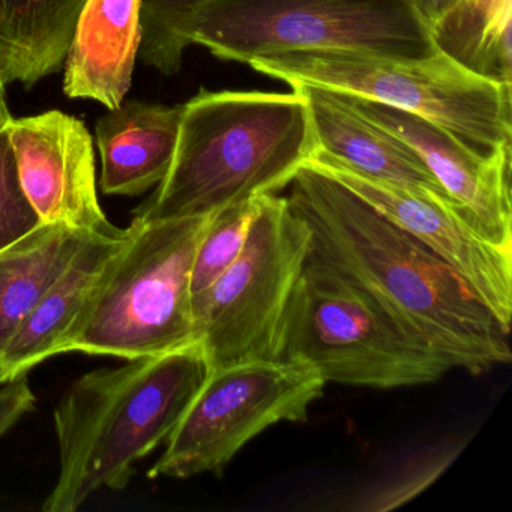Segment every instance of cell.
<instances>
[{
    "instance_id": "6da1fadb",
    "label": "cell",
    "mask_w": 512,
    "mask_h": 512,
    "mask_svg": "<svg viewBox=\"0 0 512 512\" xmlns=\"http://www.w3.org/2000/svg\"><path fill=\"white\" fill-rule=\"evenodd\" d=\"M289 187L287 200L311 233L307 262L367 290L452 370L511 364L509 332L433 251L310 164Z\"/></svg>"
},
{
    "instance_id": "7a4b0ae2",
    "label": "cell",
    "mask_w": 512,
    "mask_h": 512,
    "mask_svg": "<svg viewBox=\"0 0 512 512\" xmlns=\"http://www.w3.org/2000/svg\"><path fill=\"white\" fill-rule=\"evenodd\" d=\"M202 344L83 374L56 404L59 473L46 512L124 490L137 461L167 443L211 374Z\"/></svg>"
},
{
    "instance_id": "3957f363",
    "label": "cell",
    "mask_w": 512,
    "mask_h": 512,
    "mask_svg": "<svg viewBox=\"0 0 512 512\" xmlns=\"http://www.w3.org/2000/svg\"><path fill=\"white\" fill-rule=\"evenodd\" d=\"M316 148L310 110L299 89L289 94L200 89L184 104L166 178L134 218L202 217L277 194Z\"/></svg>"
},
{
    "instance_id": "277c9868",
    "label": "cell",
    "mask_w": 512,
    "mask_h": 512,
    "mask_svg": "<svg viewBox=\"0 0 512 512\" xmlns=\"http://www.w3.org/2000/svg\"><path fill=\"white\" fill-rule=\"evenodd\" d=\"M211 215L134 218L127 241L65 337L61 353L130 361L197 343L191 274Z\"/></svg>"
},
{
    "instance_id": "5b68a950",
    "label": "cell",
    "mask_w": 512,
    "mask_h": 512,
    "mask_svg": "<svg viewBox=\"0 0 512 512\" xmlns=\"http://www.w3.org/2000/svg\"><path fill=\"white\" fill-rule=\"evenodd\" d=\"M250 67L287 85H311L419 116L481 157L512 146L511 85L437 50L424 59L349 52H292Z\"/></svg>"
},
{
    "instance_id": "8992f818",
    "label": "cell",
    "mask_w": 512,
    "mask_h": 512,
    "mask_svg": "<svg viewBox=\"0 0 512 512\" xmlns=\"http://www.w3.org/2000/svg\"><path fill=\"white\" fill-rule=\"evenodd\" d=\"M277 359L326 383L397 389L439 382L452 368L367 290L307 262L290 296Z\"/></svg>"
},
{
    "instance_id": "52a82bcc",
    "label": "cell",
    "mask_w": 512,
    "mask_h": 512,
    "mask_svg": "<svg viewBox=\"0 0 512 512\" xmlns=\"http://www.w3.org/2000/svg\"><path fill=\"white\" fill-rule=\"evenodd\" d=\"M190 46L248 65L292 52L424 59L439 50L410 0H217L185 29L184 53Z\"/></svg>"
},
{
    "instance_id": "ba28073f",
    "label": "cell",
    "mask_w": 512,
    "mask_h": 512,
    "mask_svg": "<svg viewBox=\"0 0 512 512\" xmlns=\"http://www.w3.org/2000/svg\"><path fill=\"white\" fill-rule=\"evenodd\" d=\"M310 242V229L287 197L265 194L238 259L193 298L196 340L211 370L277 359L284 314Z\"/></svg>"
},
{
    "instance_id": "9c48e42d",
    "label": "cell",
    "mask_w": 512,
    "mask_h": 512,
    "mask_svg": "<svg viewBox=\"0 0 512 512\" xmlns=\"http://www.w3.org/2000/svg\"><path fill=\"white\" fill-rule=\"evenodd\" d=\"M317 371L298 362H242L212 370L167 440L149 478L220 473L254 437L281 422L308 421L325 391Z\"/></svg>"
},
{
    "instance_id": "30bf717a",
    "label": "cell",
    "mask_w": 512,
    "mask_h": 512,
    "mask_svg": "<svg viewBox=\"0 0 512 512\" xmlns=\"http://www.w3.org/2000/svg\"><path fill=\"white\" fill-rule=\"evenodd\" d=\"M305 164L331 176L386 220L433 251L469 286L511 334L512 253L485 241L460 206L440 197L359 175L340 161L314 152Z\"/></svg>"
},
{
    "instance_id": "8fae6325",
    "label": "cell",
    "mask_w": 512,
    "mask_h": 512,
    "mask_svg": "<svg viewBox=\"0 0 512 512\" xmlns=\"http://www.w3.org/2000/svg\"><path fill=\"white\" fill-rule=\"evenodd\" d=\"M7 131L20 184L44 224L109 236L124 230L101 208L94 140L80 119L50 110L13 118Z\"/></svg>"
},
{
    "instance_id": "7c38bea8",
    "label": "cell",
    "mask_w": 512,
    "mask_h": 512,
    "mask_svg": "<svg viewBox=\"0 0 512 512\" xmlns=\"http://www.w3.org/2000/svg\"><path fill=\"white\" fill-rule=\"evenodd\" d=\"M346 97L359 112L419 155L485 241L512 253L511 148L481 157L419 116L364 98Z\"/></svg>"
},
{
    "instance_id": "4fadbf2b",
    "label": "cell",
    "mask_w": 512,
    "mask_h": 512,
    "mask_svg": "<svg viewBox=\"0 0 512 512\" xmlns=\"http://www.w3.org/2000/svg\"><path fill=\"white\" fill-rule=\"evenodd\" d=\"M292 88L307 100L317 152L359 175L455 203L410 146L359 112L346 95L320 86Z\"/></svg>"
},
{
    "instance_id": "5bb4252c",
    "label": "cell",
    "mask_w": 512,
    "mask_h": 512,
    "mask_svg": "<svg viewBox=\"0 0 512 512\" xmlns=\"http://www.w3.org/2000/svg\"><path fill=\"white\" fill-rule=\"evenodd\" d=\"M140 16L142 0H86L62 68L68 98L121 106L139 59Z\"/></svg>"
},
{
    "instance_id": "9a60e30c",
    "label": "cell",
    "mask_w": 512,
    "mask_h": 512,
    "mask_svg": "<svg viewBox=\"0 0 512 512\" xmlns=\"http://www.w3.org/2000/svg\"><path fill=\"white\" fill-rule=\"evenodd\" d=\"M128 235V227L118 235H94L77 251L8 344L0 361V383L25 376L46 359L61 355L65 337Z\"/></svg>"
},
{
    "instance_id": "2e32d148",
    "label": "cell",
    "mask_w": 512,
    "mask_h": 512,
    "mask_svg": "<svg viewBox=\"0 0 512 512\" xmlns=\"http://www.w3.org/2000/svg\"><path fill=\"white\" fill-rule=\"evenodd\" d=\"M184 104L122 101L95 122L101 157L100 190L139 196L157 187L172 166Z\"/></svg>"
},
{
    "instance_id": "e0dca14e",
    "label": "cell",
    "mask_w": 512,
    "mask_h": 512,
    "mask_svg": "<svg viewBox=\"0 0 512 512\" xmlns=\"http://www.w3.org/2000/svg\"><path fill=\"white\" fill-rule=\"evenodd\" d=\"M86 0H0V79L34 88L64 68Z\"/></svg>"
},
{
    "instance_id": "ac0fdd59",
    "label": "cell",
    "mask_w": 512,
    "mask_h": 512,
    "mask_svg": "<svg viewBox=\"0 0 512 512\" xmlns=\"http://www.w3.org/2000/svg\"><path fill=\"white\" fill-rule=\"evenodd\" d=\"M94 235L43 223L0 251V361L41 296Z\"/></svg>"
},
{
    "instance_id": "d6986e66",
    "label": "cell",
    "mask_w": 512,
    "mask_h": 512,
    "mask_svg": "<svg viewBox=\"0 0 512 512\" xmlns=\"http://www.w3.org/2000/svg\"><path fill=\"white\" fill-rule=\"evenodd\" d=\"M512 0H458L433 28L437 49L464 67L512 85Z\"/></svg>"
},
{
    "instance_id": "ffe728a7",
    "label": "cell",
    "mask_w": 512,
    "mask_h": 512,
    "mask_svg": "<svg viewBox=\"0 0 512 512\" xmlns=\"http://www.w3.org/2000/svg\"><path fill=\"white\" fill-rule=\"evenodd\" d=\"M263 196L226 206L211 215L194 257L193 298L209 289L238 259Z\"/></svg>"
},
{
    "instance_id": "44dd1931",
    "label": "cell",
    "mask_w": 512,
    "mask_h": 512,
    "mask_svg": "<svg viewBox=\"0 0 512 512\" xmlns=\"http://www.w3.org/2000/svg\"><path fill=\"white\" fill-rule=\"evenodd\" d=\"M217 0H142V41L139 59L163 76L182 67V35L191 22Z\"/></svg>"
},
{
    "instance_id": "7402d4cb",
    "label": "cell",
    "mask_w": 512,
    "mask_h": 512,
    "mask_svg": "<svg viewBox=\"0 0 512 512\" xmlns=\"http://www.w3.org/2000/svg\"><path fill=\"white\" fill-rule=\"evenodd\" d=\"M464 443L446 442L431 446L401 467L394 478L386 479L380 487L365 493L358 511H391L418 496L430 487L457 458Z\"/></svg>"
},
{
    "instance_id": "603a6c76",
    "label": "cell",
    "mask_w": 512,
    "mask_h": 512,
    "mask_svg": "<svg viewBox=\"0 0 512 512\" xmlns=\"http://www.w3.org/2000/svg\"><path fill=\"white\" fill-rule=\"evenodd\" d=\"M43 224L20 184L7 127L0 131V251Z\"/></svg>"
},
{
    "instance_id": "cb8c5ba5",
    "label": "cell",
    "mask_w": 512,
    "mask_h": 512,
    "mask_svg": "<svg viewBox=\"0 0 512 512\" xmlns=\"http://www.w3.org/2000/svg\"><path fill=\"white\" fill-rule=\"evenodd\" d=\"M37 397L28 374L0 383V437L14 427L23 416L34 412Z\"/></svg>"
},
{
    "instance_id": "d4e9b609",
    "label": "cell",
    "mask_w": 512,
    "mask_h": 512,
    "mask_svg": "<svg viewBox=\"0 0 512 512\" xmlns=\"http://www.w3.org/2000/svg\"><path fill=\"white\" fill-rule=\"evenodd\" d=\"M410 2L433 31L434 26L454 7L457 0H410Z\"/></svg>"
},
{
    "instance_id": "484cf974",
    "label": "cell",
    "mask_w": 512,
    "mask_h": 512,
    "mask_svg": "<svg viewBox=\"0 0 512 512\" xmlns=\"http://www.w3.org/2000/svg\"><path fill=\"white\" fill-rule=\"evenodd\" d=\"M11 119H13V115H11L7 103V85H5L4 80L0 79V131L7 127Z\"/></svg>"
},
{
    "instance_id": "4316f807",
    "label": "cell",
    "mask_w": 512,
    "mask_h": 512,
    "mask_svg": "<svg viewBox=\"0 0 512 512\" xmlns=\"http://www.w3.org/2000/svg\"><path fill=\"white\" fill-rule=\"evenodd\" d=\"M457 2H458V0H457ZM457 2H455V4H457Z\"/></svg>"
}]
</instances>
